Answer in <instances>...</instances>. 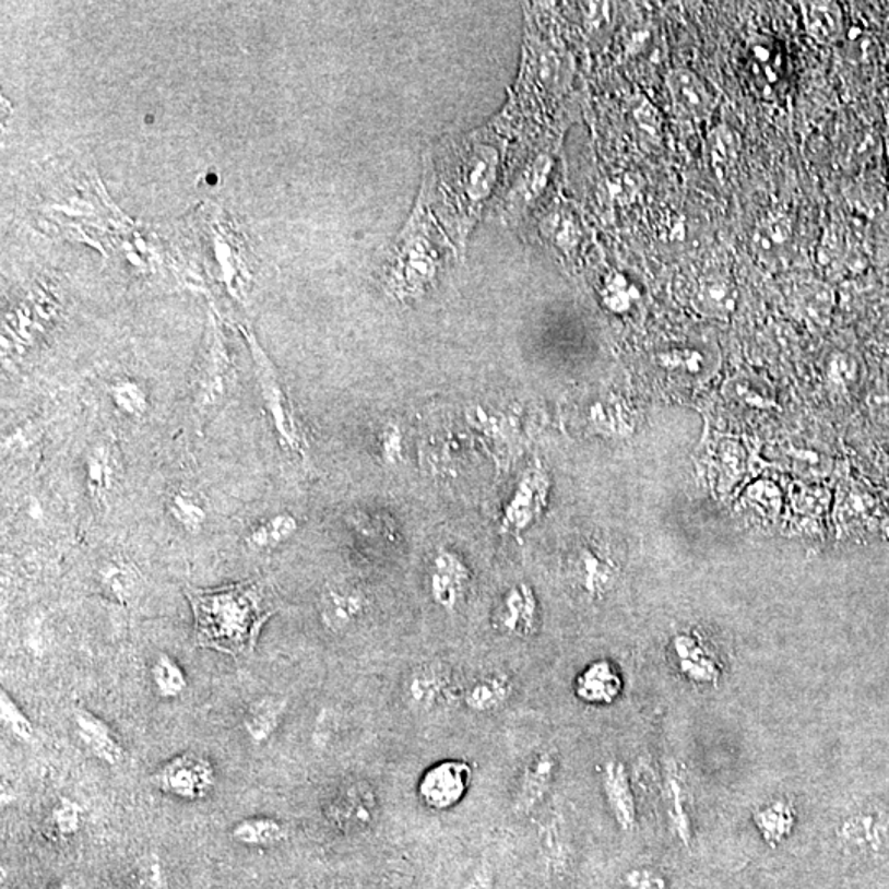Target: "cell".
<instances>
[{
  "instance_id": "obj_9",
  "label": "cell",
  "mask_w": 889,
  "mask_h": 889,
  "mask_svg": "<svg viewBox=\"0 0 889 889\" xmlns=\"http://www.w3.org/2000/svg\"><path fill=\"white\" fill-rule=\"evenodd\" d=\"M600 780H602L606 804L619 829L631 832L638 820V809H636V797L625 762L621 759H608L600 769Z\"/></svg>"
},
{
  "instance_id": "obj_15",
  "label": "cell",
  "mask_w": 889,
  "mask_h": 889,
  "mask_svg": "<svg viewBox=\"0 0 889 889\" xmlns=\"http://www.w3.org/2000/svg\"><path fill=\"white\" fill-rule=\"evenodd\" d=\"M804 25L814 40L822 45L835 44L843 34L842 9L835 2H804L801 5Z\"/></svg>"
},
{
  "instance_id": "obj_5",
  "label": "cell",
  "mask_w": 889,
  "mask_h": 889,
  "mask_svg": "<svg viewBox=\"0 0 889 889\" xmlns=\"http://www.w3.org/2000/svg\"><path fill=\"white\" fill-rule=\"evenodd\" d=\"M572 573L576 585L589 598L602 600L615 586L616 579H618V567L602 548L592 544H582L573 554Z\"/></svg>"
},
{
  "instance_id": "obj_14",
  "label": "cell",
  "mask_w": 889,
  "mask_h": 889,
  "mask_svg": "<svg viewBox=\"0 0 889 889\" xmlns=\"http://www.w3.org/2000/svg\"><path fill=\"white\" fill-rule=\"evenodd\" d=\"M664 801L671 830L674 835L689 846L692 842V823L687 809V791L683 778L674 766H667L664 774Z\"/></svg>"
},
{
  "instance_id": "obj_17",
  "label": "cell",
  "mask_w": 889,
  "mask_h": 889,
  "mask_svg": "<svg viewBox=\"0 0 889 889\" xmlns=\"http://www.w3.org/2000/svg\"><path fill=\"white\" fill-rule=\"evenodd\" d=\"M674 651L679 659L683 673L692 677L694 680H715L719 677V669H716L712 655L694 636H677L674 639Z\"/></svg>"
},
{
  "instance_id": "obj_12",
  "label": "cell",
  "mask_w": 889,
  "mask_h": 889,
  "mask_svg": "<svg viewBox=\"0 0 889 889\" xmlns=\"http://www.w3.org/2000/svg\"><path fill=\"white\" fill-rule=\"evenodd\" d=\"M514 694V683L502 673H493L476 679L463 692L466 709L475 713H491L505 707Z\"/></svg>"
},
{
  "instance_id": "obj_19",
  "label": "cell",
  "mask_w": 889,
  "mask_h": 889,
  "mask_svg": "<svg viewBox=\"0 0 889 889\" xmlns=\"http://www.w3.org/2000/svg\"><path fill=\"white\" fill-rule=\"evenodd\" d=\"M201 761H193V759H180L175 761L174 766L165 771L164 783L167 781L168 787H174V791L180 794H197L201 787L206 786L208 772L204 771Z\"/></svg>"
},
{
  "instance_id": "obj_1",
  "label": "cell",
  "mask_w": 889,
  "mask_h": 889,
  "mask_svg": "<svg viewBox=\"0 0 889 889\" xmlns=\"http://www.w3.org/2000/svg\"><path fill=\"white\" fill-rule=\"evenodd\" d=\"M194 615L198 645L241 657L254 651L259 632L275 613L256 580L223 589L185 590Z\"/></svg>"
},
{
  "instance_id": "obj_3",
  "label": "cell",
  "mask_w": 889,
  "mask_h": 889,
  "mask_svg": "<svg viewBox=\"0 0 889 889\" xmlns=\"http://www.w3.org/2000/svg\"><path fill=\"white\" fill-rule=\"evenodd\" d=\"M559 759L550 749H541L525 761L514 794V810L531 814L537 809L554 786Z\"/></svg>"
},
{
  "instance_id": "obj_2",
  "label": "cell",
  "mask_w": 889,
  "mask_h": 889,
  "mask_svg": "<svg viewBox=\"0 0 889 889\" xmlns=\"http://www.w3.org/2000/svg\"><path fill=\"white\" fill-rule=\"evenodd\" d=\"M473 766L465 759H441L418 778L415 793L422 806L434 813L455 809L472 790Z\"/></svg>"
},
{
  "instance_id": "obj_11",
  "label": "cell",
  "mask_w": 889,
  "mask_h": 889,
  "mask_svg": "<svg viewBox=\"0 0 889 889\" xmlns=\"http://www.w3.org/2000/svg\"><path fill=\"white\" fill-rule=\"evenodd\" d=\"M577 699L586 706H612L623 692L621 674L606 659L590 662L573 683Z\"/></svg>"
},
{
  "instance_id": "obj_29",
  "label": "cell",
  "mask_w": 889,
  "mask_h": 889,
  "mask_svg": "<svg viewBox=\"0 0 889 889\" xmlns=\"http://www.w3.org/2000/svg\"><path fill=\"white\" fill-rule=\"evenodd\" d=\"M485 886H486V879H485V876L482 875V876H476V878L473 879V881L470 882L469 886H466V889H485Z\"/></svg>"
},
{
  "instance_id": "obj_23",
  "label": "cell",
  "mask_w": 889,
  "mask_h": 889,
  "mask_svg": "<svg viewBox=\"0 0 889 889\" xmlns=\"http://www.w3.org/2000/svg\"><path fill=\"white\" fill-rule=\"evenodd\" d=\"M295 529H297V524L291 515H277V518L258 525L249 535V541L258 547H268V545H275L291 537Z\"/></svg>"
},
{
  "instance_id": "obj_8",
  "label": "cell",
  "mask_w": 889,
  "mask_h": 889,
  "mask_svg": "<svg viewBox=\"0 0 889 889\" xmlns=\"http://www.w3.org/2000/svg\"><path fill=\"white\" fill-rule=\"evenodd\" d=\"M496 628L515 638H528L537 631L538 603L528 583H518L502 595L495 613Z\"/></svg>"
},
{
  "instance_id": "obj_21",
  "label": "cell",
  "mask_w": 889,
  "mask_h": 889,
  "mask_svg": "<svg viewBox=\"0 0 889 889\" xmlns=\"http://www.w3.org/2000/svg\"><path fill=\"white\" fill-rule=\"evenodd\" d=\"M365 608V602L355 593L331 592L324 603L323 618L333 628L349 625Z\"/></svg>"
},
{
  "instance_id": "obj_22",
  "label": "cell",
  "mask_w": 889,
  "mask_h": 889,
  "mask_svg": "<svg viewBox=\"0 0 889 889\" xmlns=\"http://www.w3.org/2000/svg\"><path fill=\"white\" fill-rule=\"evenodd\" d=\"M170 511L178 522L188 531H194L203 524L204 514L203 506L198 502L197 496L190 491H177L170 498Z\"/></svg>"
},
{
  "instance_id": "obj_10",
  "label": "cell",
  "mask_w": 889,
  "mask_h": 889,
  "mask_svg": "<svg viewBox=\"0 0 889 889\" xmlns=\"http://www.w3.org/2000/svg\"><path fill=\"white\" fill-rule=\"evenodd\" d=\"M667 84H669L674 104L679 107L680 112L697 121L712 116L719 99H716L712 84L707 83L696 71L689 70V68L674 70L669 74Z\"/></svg>"
},
{
  "instance_id": "obj_13",
  "label": "cell",
  "mask_w": 889,
  "mask_h": 889,
  "mask_svg": "<svg viewBox=\"0 0 889 889\" xmlns=\"http://www.w3.org/2000/svg\"><path fill=\"white\" fill-rule=\"evenodd\" d=\"M696 308L700 313L713 318H728L736 308V288L726 275L707 274L699 278L696 295Z\"/></svg>"
},
{
  "instance_id": "obj_6",
  "label": "cell",
  "mask_w": 889,
  "mask_h": 889,
  "mask_svg": "<svg viewBox=\"0 0 889 889\" xmlns=\"http://www.w3.org/2000/svg\"><path fill=\"white\" fill-rule=\"evenodd\" d=\"M470 569L459 555L440 550L431 562L428 590L431 600L447 612H455L466 593Z\"/></svg>"
},
{
  "instance_id": "obj_24",
  "label": "cell",
  "mask_w": 889,
  "mask_h": 889,
  "mask_svg": "<svg viewBox=\"0 0 889 889\" xmlns=\"http://www.w3.org/2000/svg\"><path fill=\"white\" fill-rule=\"evenodd\" d=\"M746 501L751 505V511L761 514L762 519L772 518L780 511L781 496L778 488L769 483H759L746 493Z\"/></svg>"
},
{
  "instance_id": "obj_28",
  "label": "cell",
  "mask_w": 889,
  "mask_h": 889,
  "mask_svg": "<svg viewBox=\"0 0 889 889\" xmlns=\"http://www.w3.org/2000/svg\"><path fill=\"white\" fill-rule=\"evenodd\" d=\"M632 298H635L632 297V288L626 285L623 277L616 275L615 281L609 282L608 288H606V304H608L613 310L623 311L629 308Z\"/></svg>"
},
{
  "instance_id": "obj_16",
  "label": "cell",
  "mask_w": 889,
  "mask_h": 889,
  "mask_svg": "<svg viewBox=\"0 0 889 889\" xmlns=\"http://www.w3.org/2000/svg\"><path fill=\"white\" fill-rule=\"evenodd\" d=\"M657 363L665 371L684 379L703 378L712 369L710 353L692 345L671 346L659 353Z\"/></svg>"
},
{
  "instance_id": "obj_26",
  "label": "cell",
  "mask_w": 889,
  "mask_h": 889,
  "mask_svg": "<svg viewBox=\"0 0 889 889\" xmlns=\"http://www.w3.org/2000/svg\"><path fill=\"white\" fill-rule=\"evenodd\" d=\"M829 378L842 388L853 384L858 379V363L846 353L832 356L829 363Z\"/></svg>"
},
{
  "instance_id": "obj_4",
  "label": "cell",
  "mask_w": 889,
  "mask_h": 889,
  "mask_svg": "<svg viewBox=\"0 0 889 889\" xmlns=\"http://www.w3.org/2000/svg\"><path fill=\"white\" fill-rule=\"evenodd\" d=\"M404 697L412 709L430 712L455 697V680L443 665H418L405 680Z\"/></svg>"
},
{
  "instance_id": "obj_25",
  "label": "cell",
  "mask_w": 889,
  "mask_h": 889,
  "mask_svg": "<svg viewBox=\"0 0 889 889\" xmlns=\"http://www.w3.org/2000/svg\"><path fill=\"white\" fill-rule=\"evenodd\" d=\"M542 846L550 863L566 862V839H564V826L559 817L547 820L542 826Z\"/></svg>"
},
{
  "instance_id": "obj_18",
  "label": "cell",
  "mask_w": 889,
  "mask_h": 889,
  "mask_svg": "<svg viewBox=\"0 0 889 889\" xmlns=\"http://www.w3.org/2000/svg\"><path fill=\"white\" fill-rule=\"evenodd\" d=\"M755 823L766 842L778 845L793 833L796 813L786 801H774L755 814Z\"/></svg>"
},
{
  "instance_id": "obj_20",
  "label": "cell",
  "mask_w": 889,
  "mask_h": 889,
  "mask_svg": "<svg viewBox=\"0 0 889 889\" xmlns=\"http://www.w3.org/2000/svg\"><path fill=\"white\" fill-rule=\"evenodd\" d=\"M726 394L732 401L742 402L746 407L758 408V411H768L775 405V399L762 382L745 378V376H735L732 381H728Z\"/></svg>"
},
{
  "instance_id": "obj_7",
  "label": "cell",
  "mask_w": 889,
  "mask_h": 889,
  "mask_svg": "<svg viewBox=\"0 0 889 889\" xmlns=\"http://www.w3.org/2000/svg\"><path fill=\"white\" fill-rule=\"evenodd\" d=\"M835 514L840 531L849 535L872 534L882 519L878 499L858 483H850L840 491Z\"/></svg>"
},
{
  "instance_id": "obj_27",
  "label": "cell",
  "mask_w": 889,
  "mask_h": 889,
  "mask_svg": "<svg viewBox=\"0 0 889 889\" xmlns=\"http://www.w3.org/2000/svg\"><path fill=\"white\" fill-rule=\"evenodd\" d=\"M626 889H665V881L659 873L649 868H636L626 873Z\"/></svg>"
}]
</instances>
